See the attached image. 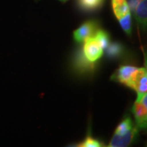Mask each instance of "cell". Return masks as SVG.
I'll return each mask as SVG.
<instances>
[{
  "label": "cell",
  "instance_id": "obj_1",
  "mask_svg": "<svg viewBox=\"0 0 147 147\" xmlns=\"http://www.w3.org/2000/svg\"><path fill=\"white\" fill-rule=\"evenodd\" d=\"M138 128L130 117H125L117 125L109 147H125L131 144L137 136Z\"/></svg>",
  "mask_w": 147,
  "mask_h": 147
},
{
  "label": "cell",
  "instance_id": "obj_2",
  "mask_svg": "<svg viewBox=\"0 0 147 147\" xmlns=\"http://www.w3.org/2000/svg\"><path fill=\"white\" fill-rule=\"evenodd\" d=\"M82 53L90 62L95 63L102 57L104 49L94 36L88 38L84 42Z\"/></svg>",
  "mask_w": 147,
  "mask_h": 147
},
{
  "label": "cell",
  "instance_id": "obj_3",
  "mask_svg": "<svg viewBox=\"0 0 147 147\" xmlns=\"http://www.w3.org/2000/svg\"><path fill=\"white\" fill-rule=\"evenodd\" d=\"M129 6L139 26L147 31V0H130Z\"/></svg>",
  "mask_w": 147,
  "mask_h": 147
},
{
  "label": "cell",
  "instance_id": "obj_4",
  "mask_svg": "<svg viewBox=\"0 0 147 147\" xmlns=\"http://www.w3.org/2000/svg\"><path fill=\"white\" fill-rule=\"evenodd\" d=\"M128 87L136 91L138 96L147 92V74L145 67H138L134 71Z\"/></svg>",
  "mask_w": 147,
  "mask_h": 147
},
{
  "label": "cell",
  "instance_id": "obj_5",
  "mask_svg": "<svg viewBox=\"0 0 147 147\" xmlns=\"http://www.w3.org/2000/svg\"><path fill=\"white\" fill-rule=\"evenodd\" d=\"M98 24L95 21H87L82 23L73 32L74 40L76 42H84L88 38L95 36L98 30Z\"/></svg>",
  "mask_w": 147,
  "mask_h": 147
},
{
  "label": "cell",
  "instance_id": "obj_6",
  "mask_svg": "<svg viewBox=\"0 0 147 147\" xmlns=\"http://www.w3.org/2000/svg\"><path fill=\"white\" fill-rule=\"evenodd\" d=\"M137 68V67L133 65H125L121 66L111 76V80L120 82L128 87L134 71Z\"/></svg>",
  "mask_w": 147,
  "mask_h": 147
},
{
  "label": "cell",
  "instance_id": "obj_7",
  "mask_svg": "<svg viewBox=\"0 0 147 147\" xmlns=\"http://www.w3.org/2000/svg\"><path fill=\"white\" fill-rule=\"evenodd\" d=\"M113 12L117 20L131 12L127 0H111Z\"/></svg>",
  "mask_w": 147,
  "mask_h": 147
},
{
  "label": "cell",
  "instance_id": "obj_8",
  "mask_svg": "<svg viewBox=\"0 0 147 147\" xmlns=\"http://www.w3.org/2000/svg\"><path fill=\"white\" fill-rule=\"evenodd\" d=\"M75 64H76V67H78L77 69L82 71H89L94 68V63L88 61L84 56L82 51V53H78V55L76 57Z\"/></svg>",
  "mask_w": 147,
  "mask_h": 147
},
{
  "label": "cell",
  "instance_id": "obj_9",
  "mask_svg": "<svg viewBox=\"0 0 147 147\" xmlns=\"http://www.w3.org/2000/svg\"><path fill=\"white\" fill-rule=\"evenodd\" d=\"M132 113L135 119L136 125H137L144 119L147 113V109L140 102L136 100L132 107Z\"/></svg>",
  "mask_w": 147,
  "mask_h": 147
},
{
  "label": "cell",
  "instance_id": "obj_10",
  "mask_svg": "<svg viewBox=\"0 0 147 147\" xmlns=\"http://www.w3.org/2000/svg\"><path fill=\"white\" fill-rule=\"evenodd\" d=\"M104 0H78V3L82 9L94 10L102 6Z\"/></svg>",
  "mask_w": 147,
  "mask_h": 147
},
{
  "label": "cell",
  "instance_id": "obj_11",
  "mask_svg": "<svg viewBox=\"0 0 147 147\" xmlns=\"http://www.w3.org/2000/svg\"><path fill=\"white\" fill-rule=\"evenodd\" d=\"M121 28L125 32L126 34L130 36L131 34V12H129L123 16L122 18L118 19Z\"/></svg>",
  "mask_w": 147,
  "mask_h": 147
},
{
  "label": "cell",
  "instance_id": "obj_12",
  "mask_svg": "<svg viewBox=\"0 0 147 147\" xmlns=\"http://www.w3.org/2000/svg\"><path fill=\"white\" fill-rule=\"evenodd\" d=\"M94 37L96 38L97 41L100 42V44L102 46V47L104 49H106L109 45L110 43V38L108 34L106 33L105 31L102 30V29H99L97 31L96 34H95Z\"/></svg>",
  "mask_w": 147,
  "mask_h": 147
},
{
  "label": "cell",
  "instance_id": "obj_13",
  "mask_svg": "<svg viewBox=\"0 0 147 147\" xmlns=\"http://www.w3.org/2000/svg\"><path fill=\"white\" fill-rule=\"evenodd\" d=\"M79 147H100L102 146V143L98 140L88 135L82 142L77 145Z\"/></svg>",
  "mask_w": 147,
  "mask_h": 147
},
{
  "label": "cell",
  "instance_id": "obj_14",
  "mask_svg": "<svg viewBox=\"0 0 147 147\" xmlns=\"http://www.w3.org/2000/svg\"><path fill=\"white\" fill-rule=\"evenodd\" d=\"M106 53L110 57H117L122 53V47L118 43H113L106 48Z\"/></svg>",
  "mask_w": 147,
  "mask_h": 147
},
{
  "label": "cell",
  "instance_id": "obj_15",
  "mask_svg": "<svg viewBox=\"0 0 147 147\" xmlns=\"http://www.w3.org/2000/svg\"><path fill=\"white\" fill-rule=\"evenodd\" d=\"M137 101H138L147 109V92L141 96H137Z\"/></svg>",
  "mask_w": 147,
  "mask_h": 147
},
{
  "label": "cell",
  "instance_id": "obj_16",
  "mask_svg": "<svg viewBox=\"0 0 147 147\" xmlns=\"http://www.w3.org/2000/svg\"><path fill=\"white\" fill-rule=\"evenodd\" d=\"M136 125L138 129H147V113L145 115L144 119L138 124Z\"/></svg>",
  "mask_w": 147,
  "mask_h": 147
},
{
  "label": "cell",
  "instance_id": "obj_17",
  "mask_svg": "<svg viewBox=\"0 0 147 147\" xmlns=\"http://www.w3.org/2000/svg\"><path fill=\"white\" fill-rule=\"evenodd\" d=\"M144 59L145 69H146V74H147V51H144Z\"/></svg>",
  "mask_w": 147,
  "mask_h": 147
},
{
  "label": "cell",
  "instance_id": "obj_18",
  "mask_svg": "<svg viewBox=\"0 0 147 147\" xmlns=\"http://www.w3.org/2000/svg\"><path fill=\"white\" fill-rule=\"evenodd\" d=\"M37 1H38V0H37ZM59 1H61V2H63V3H65V2H66V1H68V0H59Z\"/></svg>",
  "mask_w": 147,
  "mask_h": 147
}]
</instances>
